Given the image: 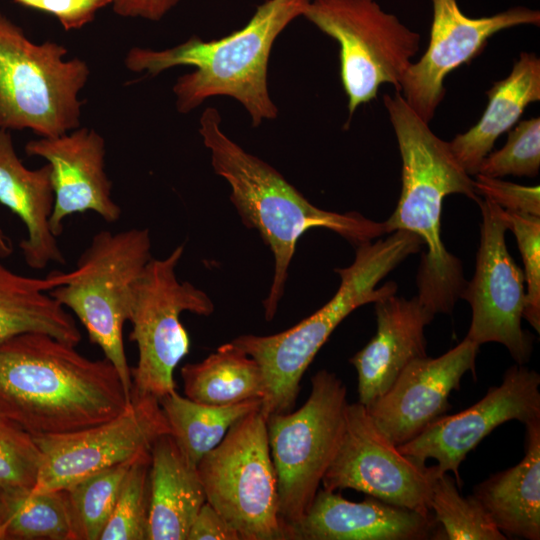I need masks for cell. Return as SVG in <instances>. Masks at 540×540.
<instances>
[{"label": "cell", "mask_w": 540, "mask_h": 540, "mask_svg": "<svg viewBox=\"0 0 540 540\" xmlns=\"http://www.w3.org/2000/svg\"><path fill=\"white\" fill-rule=\"evenodd\" d=\"M15 3L22 5L27 8L34 9V6L38 2V0H13Z\"/></svg>", "instance_id": "ab89813d"}, {"label": "cell", "mask_w": 540, "mask_h": 540, "mask_svg": "<svg viewBox=\"0 0 540 540\" xmlns=\"http://www.w3.org/2000/svg\"><path fill=\"white\" fill-rule=\"evenodd\" d=\"M501 215L516 237L527 284L523 318L540 332V216L502 209Z\"/></svg>", "instance_id": "836d02e7"}, {"label": "cell", "mask_w": 540, "mask_h": 540, "mask_svg": "<svg viewBox=\"0 0 540 540\" xmlns=\"http://www.w3.org/2000/svg\"><path fill=\"white\" fill-rule=\"evenodd\" d=\"M525 455L491 475L473 495L506 538L540 539V419L525 424Z\"/></svg>", "instance_id": "603a6c76"}, {"label": "cell", "mask_w": 540, "mask_h": 540, "mask_svg": "<svg viewBox=\"0 0 540 540\" xmlns=\"http://www.w3.org/2000/svg\"><path fill=\"white\" fill-rule=\"evenodd\" d=\"M347 390L325 369L311 378L306 402L294 412L270 415L267 433L275 468L279 516L289 529L310 507L341 444Z\"/></svg>", "instance_id": "ba28073f"}, {"label": "cell", "mask_w": 540, "mask_h": 540, "mask_svg": "<svg viewBox=\"0 0 540 540\" xmlns=\"http://www.w3.org/2000/svg\"><path fill=\"white\" fill-rule=\"evenodd\" d=\"M259 410L235 422L197 471L206 501L242 540H288L279 516L266 419Z\"/></svg>", "instance_id": "9c48e42d"}, {"label": "cell", "mask_w": 540, "mask_h": 540, "mask_svg": "<svg viewBox=\"0 0 540 540\" xmlns=\"http://www.w3.org/2000/svg\"><path fill=\"white\" fill-rule=\"evenodd\" d=\"M187 398L209 405H228L264 396L258 363L233 342L221 345L203 361L181 368Z\"/></svg>", "instance_id": "484cf974"}, {"label": "cell", "mask_w": 540, "mask_h": 540, "mask_svg": "<svg viewBox=\"0 0 540 540\" xmlns=\"http://www.w3.org/2000/svg\"><path fill=\"white\" fill-rule=\"evenodd\" d=\"M220 123L218 110L208 107L201 114L199 133L215 173L230 185V201L242 222L259 232L274 256V276L263 301L265 318L272 320L297 242L306 231L326 228L357 246L384 235L385 226L358 212L336 213L316 207L271 165L231 140Z\"/></svg>", "instance_id": "3957f363"}, {"label": "cell", "mask_w": 540, "mask_h": 540, "mask_svg": "<svg viewBox=\"0 0 540 540\" xmlns=\"http://www.w3.org/2000/svg\"><path fill=\"white\" fill-rule=\"evenodd\" d=\"M310 0H266L241 29L217 40L193 35L164 50L132 47L124 58L126 68L154 77L177 66H192L174 86L176 108L189 113L213 96H229L249 113L252 125L278 116L268 90L267 70L272 46Z\"/></svg>", "instance_id": "277c9868"}, {"label": "cell", "mask_w": 540, "mask_h": 540, "mask_svg": "<svg viewBox=\"0 0 540 540\" xmlns=\"http://www.w3.org/2000/svg\"><path fill=\"white\" fill-rule=\"evenodd\" d=\"M134 459L104 469L64 489L74 540H99Z\"/></svg>", "instance_id": "f546056e"}, {"label": "cell", "mask_w": 540, "mask_h": 540, "mask_svg": "<svg viewBox=\"0 0 540 540\" xmlns=\"http://www.w3.org/2000/svg\"><path fill=\"white\" fill-rule=\"evenodd\" d=\"M57 286L51 273L44 278L29 277L0 261V342L41 332L77 345L81 332L73 316L49 294Z\"/></svg>", "instance_id": "d4e9b609"}, {"label": "cell", "mask_w": 540, "mask_h": 540, "mask_svg": "<svg viewBox=\"0 0 540 540\" xmlns=\"http://www.w3.org/2000/svg\"><path fill=\"white\" fill-rule=\"evenodd\" d=\"M539 387L538 372L515 364L505 371L500 385L490 387L477 403L457 414L441 416L397 448L420 465L436 460V472H453L460 488V464L496 427L510 420L525 425L540 419Z\"/></svg>", "instance_id": "9a60e30c"}, {"label": "cell", "mask_w": 540, "mask_h": 540, "mask_svg": "<svg viewBox=\"0 0 540 540\" xmlns=\"http://www.w3.org/2000/svg\"><path fill=\"white\" fill-rule=\"evenodd\" d=\"M433 18L429 45L402 79L400 92L407 104L427 123L444 98V79L460 65L479 55L495 33L519 25L540 24V12L515 6L491 16H466L456 0H431Z\"/></svg>", "instance_id": "2e32d148"}, {"label": "cell", "mask_w": 540, "mask_h": 540, "mask_svg": "<svg viewBox=\"0 0 540 540\" xmlns=\"http://www.w3.org/2000/svg\"><path fill=\"white\" fill-rule=\"evenodd\" d=\"M180 0H111L115 14L126 18L160 21Z\"/></svg>", "instance_id": "74e56055"}, {"label": "cell", "mask_w": 540, "mask_h": 540, "mask_svg": "<svg viewBox=\"0 0 540 540\" xmlns=\"http://www.w3.org/2000/svg\"><path fill=\"white\" fill-rule=\"evenodd\" d=\"M183 252L179 245L165 258H152L136 284L128 320L129 339L138 348L137 365L131 368L134 394L159 399L175 390L174 370L190 349L180 316L183 312L208 316L214 311L204 291L177 278Z\"/></svg>", "instance_id": "8fae6325"}, {"label": "cell", "mask_w": 540, "mask_h": 540, "mask_svg": "<svg viewBox=\"0 0 540 540\" xmlns=\"http://www.w3.org/2000/svg\"><path fill=\"white\" fill-rule=\"evenodd\" d=\"M67 52L55 41L33 42L0 12V129L55 137L80 127L90 68Z\"/></svg>", "instance_id": "52a82bcc"}, {"label": "cell", "mask_w": 540, "mask_h": 540, "mask_svg": "<svg viewBox=\"0 0 540 540\" xmlns=\"http://www.w3.org/2000/svg\"><path fill=\"white\" fill-rule=\"evenodd\" d=\"M429 508L439 525L435 539L506 540L491 516L472 494L464 497L456 480L448 473L436 475L432 482Z\"/></svg>", "instance_id": "f1b7e54d"}, {"label": "cell", "mask_w": 540, "mask_h": 540, "mask_svg": "<svg viewBox=\"0 0 540 540\" xmlns=\"http://www.w3.org/2000/svg\"><path fill=\"white\" fill-rule=\"evenodd\" d=\"M151 259L148 229L102 230L92 237L72 271L51 272L58 286L49 294L76 315L90 341L116 368L130 398L133 384L123 327L129 320L136 284Z\"/></svg>", "instance_id": "8992f818"}, {"label": "cell", "mask_w": 540, "mask_h": 540, "mask_svg": "<svg viewBox=\"0 0 540 540\" xmlns=\"http://www.w3.org/2000/svg\"><path fill=\"white\" fill-rule=\"evenodd\" d=\"M477 343L464 338L443 355L411 361L392 386L366 407L377 428L396 446L409 442L451 408L465 373L475 374Z\"/></svg>", "instance_id": "e0dca14e"}, {"label": "cell", "mask_w": 540, "mask_h": 540, "mask_svg": "<svg viewBox=\"0 0 540 540\" xmlns=\"http://www.w3.org/2000/svg\"><path fill=\"white\" fill-rule=\"evenodd\" d=\"M187 540H242L238 531L205 502L192 522Z\"/></svg>", "instance_id": "8d00e7d4"}, {"label": "cell", "mask_w": 540, "mask_h": 540, "mask_svg": "<svg viewBox=\"0 0 540 540\" xmlns=\"http://www.w3.org/2000/svg\"><path fill=\"white\" fill-rule=\"evenodd\" d=\"M111 0H38L35 10L54 16L65 31L78 30L91 23Z\"/></svg>", "instance_id": "d590c367"}, {"label": "cell", "mask_w": 540, "mask_h": 540, "mask_svg": "<svg viewBox=\"0 0 540 540\" xmlns=\"http://www.w3.org/2000/svg\"><path fill=\"white\" fill-rule=\"evenodd\" d=\"M302 16L340 46L349 120L360 105L377 97L381 85L392 84L400 92L411 59L419 51L420 34L375 0H310Z\"/></svg>", "instance_id": "30bf717a"}, {"label": "cell", "mask_w": 540, "mask_h": 540, "mask_svg": "<svg viewBox=\"0 0 540 540\" xmlns=\"http://www.w3.org/2000/svg\"><path fill=\"white\" fill-rule=\"evenodd\" d=\"M508 132L506 144L482 160L477 174L494 178L537 176L540 169V118L523 120Z\"/></svg>", "instance_id": "d6a6232c"}, {"label": "cell", "mask_w": 540, "mask_h": 540, "mask_svg": "<svg viewBox=\"0 0 540 540\" xmlns=\"http://www.w3.org/2000/svg\"><path fill=\"white\" fill-rule=\"evenodd\" d=\"M474 176V188L479 197L488 198L507 211L540 216L538 185L524 186L481 174Z\"/></svg>", "instance_id": "e575fe53"}, {"label": "cell", "mask_w": 540, "mask_h": 540, "mask_svg": "<svg viewBox=\"0 0 540 540\" xmlns=\"http://www.w3.org/2000/svg\"><path fill=\"white\" fill-rule=\"evenodd\" d=\"M0 203L23 222L27 236L20 242L25 263L40 270L65 258L50 226L54 207L51 167L28 169L16 153L10 131L0 129Z\"/></svg>", "instance_id": "44dd1931"}, {"label": "cell", "mask_w": 540, "mask_h": 540, "mask_svg": "<svg viewBox=\"0 0 540 540\" xmlns=\"http://www.w3.org/2000/svg\"><path fill=\"white\" fill-rule=\"evenodd\" d=\"M437 529L431 513L422 514L368 495L353 502L319 488L306 513L289 529V539L425 540L434 539Z\"/></svg>", "instance_id": "d6986e66"}, {"label": "cell", "mask_w": 540, "mask_h": 540, "mask_svg": "<svg viewBox=\"0 0 540 540\" xmlns=\"http://www.w3.org/2000/svg\"><path fill=\"white\" fill-rule=\"evenodd\" d=\"M0 493V540H74L64 490Z\"/></svg>", "instance_id": "83f0119b"}, {"label": "cell", "mask_w": 540, "mask_h": 540, "mask_svg": "<svg viewBox=\"0 0 540 540\" xmlns=\"http://www.w3.org/2000/svg\"><path fill=\"white\" fill-rule=\"evenodd\" d=\"M1 515H2V498L0 493V522H1Z\"/></svg>", "instance_id": "60d3db41"}, {"label": "cell", "mask_w": 540, "mask_h": 540, "mask_svg": "<svg viewBox=\"0 0 540 540\" xmlns=\"http://www.w3.org/2000/svg\"><path fill=\"white\" fill-rule=\"evenodd\" d=\"M435 466L420 465L402 454L374 424L366 407L347 405L339 449L325 472L322 487L353 489L389 504L430 514Z\"/></svg>", "instance_id": "5bb4252c"}, {"label": "cell", "mask_w": 540, "mask_h": 540, "mask_svg": "<svg viewBox=\"0 0 540 540\" xmlns=\"http://www.w3.org/2000/svg\"><path fill=\"white\" fill-rule=\"evenodd\" d=\"M147 540H187L192 522L206 502L197 467L180 452L170 434L151 448Z\"/></svg>", "instance_id": "7402d4cb"}, {"label": "cell", "mask_w": 540, "mask_h": 540, "mask_svg": "<svg viewBox=\"0 0 540 540\" xmlns=\"http://www.w3.org/2000/svg\"><path fill=\"white\" fill-rule=\"evenodd\" d=\"M151 450L137 455L122 483L113 512L99 540H147Z\"/></svg>", "instance_id": "4dcf8cb0"}, {"label": "cell", "mask_w": 540, "mask_h": 540, "mask_svg": "<svg viewBox=\"0 0 540 540\" xmlns=\"http://www.w3.org/2000/svg\"><path fill=\"white\" fill-rule=\"evenodd\" d=\"M423 242L415 234L397 230L384 239L356 246L355 259L337 268L340 285L320 309L293 327L273 335H241L232 342L259 365L264 396L260 413L267 418L290 412L296 403L300 381L315 355L336 327L358 307L396 294L397 284L379 282L408 256L419 252Z\"/></svg>", "instance_id": "5b68a950"}, {"label": "cell", "mask_w": 540, "mask_h": 540, "mask_svg": "<svg viewBox=\"0 0 540 540\" xmlns=\"http://www.w3.org/2000/svg\"><path fill=\"white\" fill-rule=\"evenodd\" d=\"M169 433L158 398L132 393L126 409L110 420L68 433L34 436L42 463L32 491L64 490L151 450L160 436Z\"/></svg>", "instance_id": "7c38bea8"}, {"label": "cell", "mask_w": 540, "mask_h": 540, "mask_svg": "<svg viewBox=\"0 0 540 540\" xmlns=\"http://www.w3.org/2000/svg\"><path fill=\"white\" fill-rule=\"evenodd\" d=\"M486 95L480 120L449 142L455 159L470 176L477 174L499 136L511 129L530 103L540 100V59L535 53L521 52L510 74L495 82Z\"/></svg>", "instance_id": "cb8c5ba5"}, {"label": "cell", "mask_w": 540, "mask_h": 540, "mask_svg": "<svg viewBox=\"0 0 540 540\" xmlns=\"http://www.w3.org/2000/svg\"><path fill=\"white\" fill-rule=\"evenodd\" d=\"M402 159V187L397 206L385 221L386 233L417 235L427 250L416 276L418 299L434 315L449 314L466 285L462 263L441 239L443 200L450 194L480 199L471 176L455 159L449 142L432 132L401 93L383 95Z\"/></svg>", "instance_id": "7a4b0ae2"}, {"label": "cell", "mask_w": 540, "mask_h": 540, "mask_svg": "<svg viewBox=\"0 0 540 540\" xmlns=\"http://www.w3.org/2000/svg\"><path fill=\"white\" fill-rule=\"evenodd\" d=\"M481 211L480 244L475 273L461 293L471 307L465 338L478 345L496 342L524 365L533 351V336L522 328L525 307L524 272L510 256L502 208L488 198L477 201Z\"/></svg>", "instance_id": "4fadbf2b"}, {"label": "cell", "mask_w": 540, "mask_h": 540, "mask_svg": "<svg viewBox=\"0 0 540 540\" xmlns=\"http://www.w3.org/2000/svg\"><path fill=\"white\" fill-rule=\"evenodd\" d=\"M41 463L42 453L34 435L0 415V490L32 491Z\"/></svg>", "instance_id": "1f68e13d"}, {"label": "cell", "mask_w": 540, "mask_h": 540, "mask_svg": "<svg viewBox=\"0 0 540 540\" xmlns=\"http://www.w3.org/2000/svg\"><path fill=\"white\" fill-rule=\"evenodd\" d=\"M158 400L169 425V434L185 459L195 467L221 442L235 422L261 406L260 399L228 405L203 404L182 397L176 390Z\"/></svg>", "instance_id": "4316f807"}, {"label": "cell", "mask_w": 540, "mask_h": 540, "mask_svg": "<svg viewBox=\"0 0 540 540\" xmlns=\"http://www.w3.org/2000/svg\"><path fill=\"white\" fill-rule=\"evenodd\" d=\"M376 333L350 363L357 371L359 403L382 396L413 360L427 356L425 327L434 314L418 299L392 294L374 302Z\"/></svg>", "instance_id": "ffe728a7"}, {"label": "cell", "mask_w": 540, "mask_h": 540, "mask_svg": "<svg viewBox=\"0 0 540 540\" xmlns=\"http://www.w3.org/2000/svg\"><path fill=\"white\" fill-rule=\"evenodd\" d=\"M41 332L0 342V415L34 436L68 433L122 413L131 401L105 357Z\"/></svg>", "instance_id": "6da1fadb"}, {"label": "cell", "mask_w": 540, "mask_h": 540, "mask_svg": "<svg viewBox=\"0 0 540 540\" xmlns=\"http://www.w3.org/2000/svg\"><path fill=\"white\" fill-rule=\"evenodd\" d=\"M13 252V245L10 238L0 228V258H6Z\"/></svg>", "instance_id": "f35d334b"}, {"label": "cell", "mask_w": 540, "mask_h": 540, "mask_svg": "<svg viewBox=\"0 0 540 540\" xmlns=\"http://www.w3.org/2000/svg\"><path fill=\"white\" fill-rule=\"evenodd\" d=\"M25 153L45 159L51 167L50 226L56 237L63 232L64 219L76 213L92 211L108 223L120 218L121 208L112 198V182L105 171V140L94 128L30 140Z\"/></svg>", "instance_id": "ac0fdd59"}]
</instances>
